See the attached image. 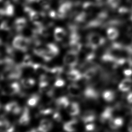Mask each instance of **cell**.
Here are the masks:
<instances>
[{
  "label": "cell",
  "mask_w": 132,
  "mask_h": 132,
  "mask_svg": "<svg viewBox=\"0 0 132 132\" xmlns=\"http://www.w3.org/2000/svg\"><path fill=\"white\" fill-rule=\"evenodd\" d=\"M1 29L2 30L4 31H9L11 29V27L7 21H3L1 23Z\"/></svg>",
  "instance_id": "28"
},
{
  "label": "cell",
  "mask_w": 132,
  "mask_h": 132,
  "mask_svg": "<svg viewBox=\"0 0 132 132\" xmlns=\"http://www.w3.org/2000/svg\"><path fill=\"white\" fill-rule=\"evenodd\" d=\"M78 62V54L71 50L67 51L63 57V64L72 68H75L77 66Z\"/></svg>",
  "instance_id": "2"
},
{
  "label": "cell",
  "mask_w": 132,
  "mask_h": 132,
  "mask_svg": "<svg viewBox=\"0 0 132 132\" xmlns=\"http://www.w3.org/2000/svg\"><path fill=\"white\" fill-rule=\"evenodd\" d=\"M66 111L72 117L78 116L80 112V104L78 102H70L68 106L65 108Z\"/></svg>",
  "instance_id": "7"
},
{
  "label": "cell",
  "mask_w": 132,
  "mask_h": 132,
  "mask_svg": "<svg viewBox=\"0 0 132 132\" xmlns=\"http://www.w3.org/2000/svg\"><path fill=\"white\" fill-rule=\"evenodd\" d=\"M36 2L45 10H50L51 4L49 0H37Z\"/></svg>",
  "instance_id": "25"
},
{
  "label": "cell",
  "mask_w": 132,
  "mask_h": 132,
  "mask_svg": "<svg viewBox=\"0 0 132 132\" xmlns=\"http://www.w3.org/2000/svg\"><path fill=\"white\" fill-rule=\"evenodd\" d=\"M24 1L29 3H32L34 2H37V0H24Z\"/></svg>",
  "instance_id": "39"
},
{
  "label": "cell",
  "mask_w": 132,
  "mask_h": 132,
  "mask_svg": "<svg viewBox=\"0 0 132 132\" xmlns=\"http://www.w3.org/2000/svg\"><path fill=\"white\" fill-rule=\"evenodd\" d=\"M123 73L126 76H130L132 75V70L130 69L124 70Z\"/></svg>",
  "instance_id": "35"
},
{
  "label": "cell",
  "mask_w": 132,
  "mask_h": 132,
  "mask_svg": "<svg viewBox=\"0 0 132 132\" xmlns=\"http://www.w3.org/2000/svg\"><path fill=\"white\" fill-rule=\"evenodd\" d=\"M67 91L71 97H80L82 95V89L76 83L69 84L67 88Z\"/></svg>",
  "instance_id": "6"
},
{
  "label": "cell",
  "mask_w": 132,
  "mask_h": 132,
  "mask_svg": "<svg viewBox=\"0 0 132 132\" xmlns=\"http://www.w3.org/2000/svg\"><path fill=\"white\" fill-rule=\"evenodd\" d=\"M14 6L10 2H6L4 8L1 9V14L2 15H3L8 17H11L14 15Z\"/></svg>",
  "instance_id": "12"
},
{
  "label": "cell",
  "mask_w": 132,
  "mask_h": 132,
  "mask_svg": "<svg viewBox=\"0 0 132 132\" xmlns=\"http://www.w3.org/2000/svg\"><path fill=\"white\" fill-rule=\"evenodd\" d=\"M71 120L66 122L63 125V129L67 132H73L77 130V126L78 123V118L72 117Z\"/></svg>",
  "instance_id": "9"
},
{
  "label": "cell",
  "mask_w": 132,
  "mask_h": 132,
  "mask_svg": "<svg viewBox=\"0 0 132 132\" xmlns=\"http://www.w3.org/2000/svg\"><path fill=\"white\" fill-rule=\"evenodd\" d=\"M88 14L84 12V11H82L79 13L75 17V21L76 23L81 24L84 23L87 20Z\"/></svg>",
  "instance_id": "20"
},
{
  "label": "cell",
  "mask_w": 132,
  "mask_h": 132,
  "mask_svg": "<svg viewBox=\"0 0 132 132\" xmlns=\"http://www.w3.org/2000/svg\"><path fill=\"white\" fill-rule=\"evenodd\" d=\"M95 7V4L93 2H84L82 5L83 11L88 14L92 12Z\"/></svg>",
  "instance_id": "23"
},
{
  "label": "cell",
  "mask_w": 132,
  "mask_h": 132,
  "mask_svg": "<svg viewBox=\"0 0 132 132\" xmlns=\"http://www.w3.org/2000/svg\"><path fill=\"white\" fill-rule=\"evenodd\" d=\"M23 11L25 14L29 16V20L34 25L43 24V19L46 16L44 12L36 11L27 6L24 7Z\"/></svg>",
  "instance_id": "1"
},
{
  "label": "cell",
  "mask_w": 132,
  "mask_h": 132,
  "mask_svg": "<svg viewBox=\"0 0 132 132\" xmlns=\"http://www.w3.org/2000/svg\"><path fill=\"white\" fill-rule=\"evenodd\" d=\"M109 124L110 127L111 129H118V128L116 126V125L114 123V119L111 118V120L109 121Z\"/></svg>",
  "instance_id": "34"
},
{
  "label": "cell",
  "mask_w": 132,
  "mask_h": 132,
  "mask_svg": "<svg viewBox=\"0 0 132 132\" xmlns=\"http://www.w3.org/2000/svg\"><path fill=\"white\" fill-rule=\"evenodd\" d=\"M131 87L130 86H128L127 84H125L123 82H120V84L119 85V88L120 91L126 92L127 91H129Z\"/></svg>",
  "instance_id": "29"
},
{
  "label": "cell",
  "mask_w": 132,
  "mask_h": 132,
  "mask_svg": "<svg viewBox=\"0 0 132 132\" xmlns=\"http://www.w3.org/2000/svg\"><path fill=\"white\" fill-rule=\"evenodd\" d=\"M33 64L32 57L30 55L26 54L24 56L21 65L23 68H25L32 66Z\"/></svg>",
  "instance_id": "19"
},
{
  "label": "cell",
  "mask_w": 132,
  "mask_h": 132,
  "mask_svg": "<svg viewBox=\"0 0 132 132\" xmlns=\"http://www.w3.org/2000/svg\"><path fill=\"white\" fill-rule=\"evenodd\" d=\"M121 1H125V2H128L129 0H121Z\"/></svg>",
  "instance_id": "40"
},
{
  "label": "cell",
  "mask_w": 132,
  "mask_h": 132,
  "mask_svg": "<svg viewBox=\"0 0 132 132\" xmlns=\"http://www.w3.org/2000/svg\"><path fill=\"white\" fill-rule=\"evenodd\" d=\"M53 128V123L51 120L48 119L42 120L38 127L39 131L47 132Z\"/></svg>",
  "instance_id": "10"
},
{
  "label": "cell",
  "mask_w": 132,
  "mask_h": 132,
  "mask_svg": "<svg viewBox=\"0 0 132 132\" xmlns=\"http://www.w3.org/2000/svg\"><path fill=\"white\" fill-rule=\"evenodd\" d=\"M21 88L20 84L17 82H13L10 84H7L2 88V94L6 95L11 96H14L20 92Z\"/></svg>",
  "instance_id": "4"
},
{
  "label": "cell",
  "mask_w": 132,
  "mask_h": 132,
  "mask_svg": "<svg viewBox=\"0 0 132 132\" xmlns=\"http://www.w3.org/2000/svg\"><path fill=\"white\" fill-rule=\"evenodd\" d=\"M73 5L71 2H63L60 5L57 11L59 19H64L68 15L71 11Z\"/></svg>",
  "instance_id": "5"
},
{
  "label": "cell",
  "mask_w": 132,
  "mask_h": 132,
  "mask_svg": "<svg viewBox=\"0 0 132 132\" xmlns=\"http://www.w3.org/2000/svg\"><path fill=\"white\" fill-rule=\"evenodd\" d=\"M48 15L50 18H52L53 19H56L58 18L57 12H56L53 10H50L48 12Z\"/></svg>",
  "instance_id": "33"
},
{
  "label": "cell",
  "mask_w": 132,
  "mask_h": 132,
  "mask_svg": "<svg viewBox=\"0 0 132 132\" xmlns=\"http://www.w3.org/2000/svg\"><path fill=\"white\" fill-rule=\"evenodd\" d=\"M116 58L111 53H106L102 55V61L105 62H114Z\"/></svg>",
  "instance_id": "24"
},
{
  "label": "cell",
  "mask_w": 132,
  "mask_h": 132,
  "mask_svg": "<svg viewBox=\"0 0 132 132\" xmlns=\"http://www.w3.org/2000/svg\"><path fill=\"white\" fill-rule=\"evenodd\" d=\"M113 110L111 107H107L102 112L100 117V121L102 123H105L112 118Z\"/></svg>",
  "instance_id": "15"
},
{
  "label": "cell",
  "mask_w": 132,
  "mask_h": 132,
  "mask_svg": "<svg viewBox=\"0 0 132 132\" xmlns=\"http://www.w3.org/2000/svg\"><path fill=\"white\" fill-rule=\"evenodd\" d=\"M119 32L118 30L114 28L110 27L107 29V36L110 40H114L116 39L119 36Z\"/></svg>",
  "instance_id": "21"
},
{
  "label": "cell",
  "mask_w": 132,
  "mask_h": 132,
  "mask_svg": "<svg viewBox=\"0 0 132 132\" xmlns=\"http://www.w3.org/2000/svg\"><path fill=\"white\" fill-rule=\"evenodd\" d=\"M25 37L23 35H17L14 37L12 41V46L16 50H20V46H21Z\"/></svg>",
  "instance_id": "18"
},
{
  "label": "cell",
  "mask_w": 132,
  "mask_h": 132,
  "mask_svg": "<svg viewBox=\"0 0 132 132\" xmlns=\"http://www.w3.org/2000/svg\"><path fill=\"white\" fill-rule=\"evenodd\" d=\"M108 3L113 8H115L119 5L121 0H107Z\"/></svg>",
  "instance_id": "30"
},
{
  "label": "cell",
  "mask_w": 132,
  "mask_h": 132,
  "mask_svg": "<svg viewBox=\"0 0 132 132\" xmlns=\"http://www.w3.org/2000/svg\"><path fill=\"white\" fill-rule=\"evenodd\" d=\"M67 79L69 80L76 82L82 77V74L79 70L76 69H72L66 73Z\"/></svg>",
  "instance_id": "8"
},
{
  "label": "cell",
  "mask_w": 132,
  "mask_h": 132,
  "mask_svg": "<svg viewBox=\"0 0 132 132\" xmlns=\"http://www.w3.org/2000/svg\"><path fill=\"white\" fill-rule=\"evenodd\" d=\"M34 73L36 75H44L49 71L48 68L46 65H43L39 63H34L32 65Z\"/></svg>",
  "instance_id": "11"
},
{
  "label": "cell",
  "mask_w": 132,
  "mask_h": 132,
  "mask_svg": "<svg viewBox=\"0 0 132 132\" xmlns=\"http://www.w3.org/2000/svg\"><path fill=\"white\" fill-rule=\"evenodd\" d=\"M131 20L132 21V15H131Z\"/></svg>",
  "instance_id": "41"
},
{
  "label": "cell",
  "mask_w": 132,
  "mask_h": 132,
  "mask_svg": "<svg viewBox=\"0 0 132 132\" xmlns=\"http://www.w3.org/2000/svg\"><path fill=\"white\" fill-rule=\"evenodd\" d=\"M66 32L61 27H56L54 31V37L55 41L58 42H61L65 38Z\"/></svg>",
  "instance_id": "14"
},
{
  "label": "cell",
  "mask_w": 132,
  "mask_h": 132,
  "mask_svg": "<svg viewBox=\"0 0 132 132\" xmlns=\"http://www.w3.org/2000/svg\"><path fill=\"white\" fill-rule=\"evenodd\" d=\"M86 39L88 43H90L96 50L105 43V39L100 34L96 32H91L88 34Z\"/></svg>",
  "instance_id": "3"
},
{
  "label": "cell",
  "mask_w": 132,
  "mask_h": 132,
  "mask_svg": "<svg viewBox=\"0 0 132 132\" xmlns=\"http://www.w3.org/2000/svg\"><path fill=\"white\" fill-rule=\"evenodd\" d=\"M41 96L37 93H34L29 96V98L27 100V105L29 107L34 108L36 107L38 103L40 102Z\"/></svg>",
  "instance_id": "16"
},
{
  "label": "cell",
  "mask_w": 132,
  "mask_h": 132,
  "mask_svg": "<svg viewBox=\"0 0 132 132\" xmlns=\"http://www.w3.org/2000/svg\"><path fill=\"white\" fill-rule=\"evenodd\" d=\"M85 130L87 131H92L94 130L95 129V124L92 123H86L85 125Z\"/></svg>",
  "instance_id": "32"
},
{
  "label": "cell",
  "mask_w": 132,
  "mask_h": 132,
  "mask_svg": "<svg viewBox=\"0 0 132 132\" xmlns=\"http://www.w3.org/2000/svg\"><path fill=\"white\" fill-rule=\"evenodd\" d=\"M97 1H100V0H97Z\"/></svg>",
  "instance_id": "42"
},
{
  "label": "cell",
  "mask_w": 132,
  "mask_h": 132,
  "mask_svg": "<svg viewBox=\"0 0 132 132\" xmlns=\"http://www.w3.org/2000/svg\"><path fill=\"white\" fill-rule=\"evenodd\" d=\"M27 24L26 19L23 17L17 18L14 22V28L17 32H20L23 30Z\"/></svg>",
  "instance_id": "13"
},
{
  "label": "cell",
  "mask_w": 132,
  "mask_h": 132,
  "mask_svg": "<svg viewBox=\"0 0 132 132\" xmlns=\"http://www.w3.org/2000/svg\"><path fill=\"white\" fill-rule=\"evenodd\" d=\"M114 123L118 128L121 127L123 125V119L121 117H117L115 119H114Z\"/></svg>",
  "instance_id": "31"
},
{
  "label": "cell",
  "mask_w": 132,
  "mask_h": 132,
  "mask_svg": "<svg viewBox=\"0 0 132 132\" xmlns=\"http://www.w3.org/2000/svg\"><path fill=\"white\" fill-rule=\"evenodd\" d=\"M126 50L129 53L132 54V44L127 46L126 48Z\"/></svg>",
  "instance_id": "37"
},
{
  "label": "cell",
  "mask_w": 132,
  "mask_h": 132,
  "mask_svg": "<svg viewBox=\"0 0 132 132\" xmlns=\"http://www.w3.org/2000/svg\"><path fill=\"white\" fill-rule=\"evenodd\" d=\"M36 81L33 78H23L21 80V84L25 89H29L35 86Z\"/></svg>",
  "instance_id": "17"
},
{
  "label": "cell",
  "mask_w": 132,
  "mask_h": 132,
  "mask_svg": "<svg viewBox=\"0 0 132 132\" xmlns=\"http://www.w3.org/2000/svg\"><path fill=\"white\" fill-rule=\"evenodd\" d=\"M102 96L106 102H112L115 97L114 93L111 90H106L105 91L103 94Z\"/></svg>",
  "instance_id": "22"
},
{
  "label": "cell",
  "mask_w": 132,
  "mask_h": 132,
  "mask_svg": "<svg viewBox=\"0 0 132 132\" xmlns=\"http://www.w3.org/2000/svg\"><path fill=\"white\" fill-rule=\"evenodd\" d=\"M128 129L129 131L132 132V120H131L128 125Z\"/></svg>",
  "instance_id": "38"
},
{
  "label": "cell",
  "mask_w": 132,
  "mask_h": 132,
  "mask_svg": "<svg viewBox=\"0 0 132 132\" xmlns=\"http://www.w3.org/2000/svg\"><path fill=\"white\" fill-rule=\"evenodd\" d=\"M52 119L56 122H62V116L60 113L58 111L54 112L52 116Z\"/></svg>",
  "instance_id": "27"
},
{
  "label": "cell",
  "mask_w": 132,
  "mask_h": 132,
  "mask_svg": "<svg viewBox=\"0 0 132 132\" xmlns=\"http://www.w3.org/2000/svg\"><path fill=\"white\" fill-rule=\"evenodd\" d=\"M127 101L129 103H132V92L129 93L128 95L127 96Z\"/></svg>",
  "instance_id": "36"
},
{
  "label": "cell",
  "mask_w": 132,
  "mask_h": 132,
  "mask_svg": "<svg viewBox=\"0 0 132 132\" xmlns=\"http://www.w3.org/2000/svg\"><path fill=\"white\" fill-rule=\"evenodd\" d=\"M65 84V81L64 79L59 78L56 79L54 85L55 87H63Z\"/></svg>",
  "instance_id": "26"
}]
</instances>
